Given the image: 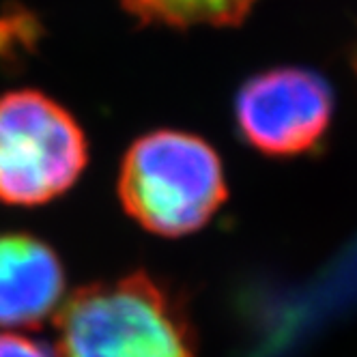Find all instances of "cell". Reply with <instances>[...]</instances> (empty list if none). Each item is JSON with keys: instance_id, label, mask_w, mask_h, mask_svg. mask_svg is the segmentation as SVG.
I'll list each match as a JSON object with an SVG mask.
<instances>
[{"instance_id": "6da1fadb", "label": "cell", "mask_w": 357, "mask_h": 357, "mask_svg": "<svg viewBox=\"0 0 357 357\" xmlns=\"http://www.w3.org/2000/svg\"><path fill=\"white\" fill-rule=\"evenodd\" d=\"M59 357H196L190 317L144 271L86 284L56 312Z\"/></svg>"}, {"instance_id": "7a4b0ae2", "label": "cell", "mask_w": 357, "mask_h": 357, "mask_svg": "<svg viewBox=\"0 0 357 357\" xmlns=\"http://www.w3.org/2000/svg\"><path fill=\"white\" fill-rule=\"evenodd\" d=\"M228 196L215 149L194 134L140 136L121 162L119 200L136 224L160 237L200 231Z\"/></svg>"}, {"instance_id": "3957f363", "label": "cell", "mask_w": 357, "mask_h": 357, "mask_svg": "<svg viewBox=\"0 0 357 357\" xmlns=\"http://www.w3.org/2000/svg\"><path fill=\"white\" fill-rule=\"evenodd\" d=\"M89 162L80 123L39 91L0 95V202L39 207L73 188Z\"/></svg>"}, {"instance_id": "277c9868", "label": "cell", "mask_w": 357, "mask_h": 357, "mask_svg": "<svg viewBox=\"0 0 357 357\" xmlns=\"http://www.w3.org/2000/svg\"><path fill=\"white\" fill-rule=\"evenodd\" d=\"M235 116L241 138L269 158L312 151L334 116V93L323 75L303 67L261 71L239 89Z\"/></svg>"}, {"instance_id": "5b68a950", "label": "cell", "mask_w": 357, "mask_h": 357, "mask_svg": "<svg viewBox=\"0 0 357 357\" xmlns=\"http://www.w3.org/2000/svg\"><path fill=\"white\" fill-rule=\"evenodd\" d=\"M65 301V269L52 245L0 233V327H39Z\"/></svg>"}, {"instance_id": "8992f818", "label": "cell", "mask_w": 357, "mask_h": 357, "mask_svg": "<svg viewBox=\"0 0 357 357\" xmlns=\"http://www.w3.org/2000/svg\"><path fill=\"white\" fill-rule=\"evenodd\" d=\"M121 7L142 24L170 29L237 26L257 0H119Z\"/></svg>"}, {"instance_id": "52a82bcc", "label": "cell", "mask_w": 357, "mask_h": 357, "mask_svg": "<svg viewBox=\"0 0 357 357\" xmlns=\"http://www.w3.org/2000/svg\"><path fill=\"white\" fill-rule=\"evenodd\" d=\"M0 357H54L43 342L29 336L0 331Z\"/></svg>"}]
</instances>
